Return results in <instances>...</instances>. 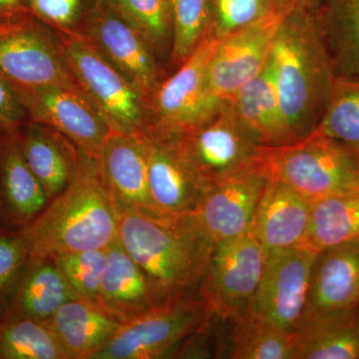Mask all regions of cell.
<instances>
[{
  "label": "cell",
  "instance_id": "19",
  "mask_svg": "<svg viewBox=\"0 0 359 359\" xmlns=\"http://www.w3.org/2000/svg\"><path fill=\"white\" fill-rule=\"evenodd\" d=\"M148 164L151 200L161 216L179 219L195 209L201 189L166 142L146 129L141 134Z\"/></svg>",
  "mask_w": 359,
  "mask_h": 359
},
{
  "label": "cell",
  "instance_id": "18",
  "mask_svg": "<svg viewBox=\"0 0 359 359\" xmlns=\"http://www.w3.org/2000/svg\"><path fill=\"white\" fill-rule=\"evenodd\" d=\"M311 201L280 182L268 181L257 204L250 233L266 252L304 245Z\"/></svg>",
  "mask_w": 359,
  "mask_h": 359
},
{
  "label": "cell",
  "instance_id": "21",
  "mask_svg": "<svg viewBox=\"0 0 359 359\" xmlns=\"http://www.w3.org/2000/svg\"><path fill=\"white\" fill-rule=\"evenodd\" d=\"M46 323L71 359H92L122 321L95 302L75 299L63 304Z\"/></svg>",
  "mask_w": 359,
  "mask_h": 359
},
{
  "label": "cell",
  "instance_id": "40",
  "mask_svg": "<svg viewBox=\"0 0 359 359\" xmlns=\"http://www.w3.org/2000/svg\"><path fill=\"white\" fill-rule=\"evenodd\" d=\"M22 0H0V20L25 13L21 9Z\"/></svg>",
  "mask_w": 359,
  "mask_h": 359
},
{
  "label": "cell",
  "instance_id": "31",
  "mask_svg": "<svg viewBox=\"0 0 359 359\" xmlns=\"http://www.w3.org/2000/svg\"><path fill=\"white\" fill-rule=\"evenodd\" d=\"M231 358L294 359L297 332L269 325L244 313L237 318Z\"/></svg>",
  "mask_w": 359,
  "mask_h": 359
},
{
  "label": "cell",
  "instance_id": "42",
  "mask_svg": "<svg viewBox=\"0 0 359 359\" xmlns=\"http://www.w3.org/2000/svg\"><path fill=\"white\" fill-rule=\"evenodd\" d=\"M358 316H359V308H358Z\"/></svg>",
  "mask_w": 359,
  "mask_h": 359
},
{
  "label": "cell",
  "instance_id": "37",
  "mask_svg": "<svg viewBox=\"0 0 359 359\" xmlns=\"http://www.w3.org/2000/svg\"><path fill=\"white\" fill-rule=\"evenodd\" d=\"M27 119V111L13 84L0 73V136L18 134Z\"/></svg>",
  "mask_w": 359,
  "mask_h": 359
},
{
  "label": "cell",
  "instance_id": "3",
  "mask_svg": "<svg viewBox=\"0 0 359 359\" xmlns=\"http://www.w3.org/2000/svg\"><path fill=\"white\" fill-rule=\"evenodd\" d=\"M117 210L118 240L143 271L159 304L183 297L202 280L214 245L186 217L167 221L118 205Z\"/></svg>",
  "mask_w": 359,
  "mask_h": 359
},
{
  "label": "cell",
  "instance_id": "26",
  "mask_svg": "<svg viewBox=\"0 0 359 359\" xmlns=\"http://www.w3.org/2000/svg\"><path fill=\"white\" fill-rule=\"evenodd\" d=\"M81 299L53 261L30 264L6 316H23L46 323L63 304Z\"/></svg>",
  "mask_w": 359,
  "mask_h": 359
},
{
  "label": "cell",
  "instance_id": "14",
  "mask_svg": "<svg viewBox=\"0 0 359 359\" xmlns=\"http://www.w3.org/2000/svg\"><path fill=\"white\" fill-rule=\"evenodd\" d=\"M287 13L276 9L261 20L217 40L207 66L208 88L216 100H229L264 69Z\"/></svg>",
  "mask_w": 359,
  "mask_h": 359
},
{
  "label": "cell",
  "instance_id": "13",
  "mask_svg": "<svg viewBox=\"0 0 359 359\" xmlns=\"http://www.w3.org/2000/svg\"><path fill=\"white\" fill-rule=\"evenodd\" d=\"M33 122L47 125L67 137L92 158H98L109 136V123L81 88L68 86L30 87L13 83Z\"/></svg>",
  "mask_w": 359,
  "mask_h": 359
},
{
  "label": "cell",
  "instance_id": "8",
  "mask_svg": "<svg viewBox=\"0 0 359 359\" xmlns=\"http://www.w3.org/2000/svg\"><path fill=\"white\" fill-rule=\"evenodd\" d=\"M217 40L205 35L178 70L161 82L151 98L154 126L148 129L161 139L190 131L207 121L221 107L210 93L207 66Z\"/></svg>",
  "mask_w": 359,
  "mask_h": 359
},
{
  "label": "cell",
  "instance_id": "29",
  "mask_svg": "<svg viewBox=\"0 0 359 359\" xmlns=\"http://www.w3.org/2000/svg\"><path fill=\"white\" fill-rule=\"evenodd\" d=\"M0 359H70L43 321L6 316L0 320Z\"/></svg>",
  "mask_w": 359,
  "mask_h": 359
},
{
  "label": "cell",
  "instance_id": "1",
  "mask_svg": "<svg viewBox=\"0 0 359 359\" xmlns=\"http://www.w3.org/2000/svg\"><path fill=\"white\" fill-rule=\"evenodd\" d=\"M21 231L29 266L60 255L107 249L118 238V210L98 161L79 150L65 190Z\"/></svg>",
  "mask_w": 359,
  "mask_h": 359
},
{
  "label": "cell",
  "instance_id": "16",
  "mask_svg": "<svg viewBox=\"0 0 359 359\" xmlns=\"http://www.w3.org/2000/svg\"><path fill=\"white\" fill-rule=\"evenodd\" d=\"M358 308L359 241L323 250L314 263L299 325L321 316L351 313Z\"/></svg>",
  "mask_w": 359,
  "mask_h": 359
},
{
  "label": "cell",
  "instance_id": "24",
  "mask_svg": "<svg viewBox=\"0 0 359 359\" xmlns=\"http://www.w3.org/2000/svg\"><path fill=\"white\" fill-rule=\"evenodd\" d=\"M295 332L294 359H359L358 309L304 321Z\"/></svg>",
  "mask_w": 359,
  "mask_h": 359
},
{
  "label": "cell",
  "instance_id": "38",
  "mask_svg": "<svg viewBox=\"0 0 359 359\" xmlns=\"http://www.w3.org/2000/svg\"><path fill=\"white\" fill-rule=\"evenodd\" d=\"M30 11L47 22L65 29L76 21L81 0H27Z\"/></svg>",
  "mask_w": 359,
  "mask_h": 359
},
{
  "label": "cell",
  "instance_id": "32",
  "mask_svg": "<svg viewBox=\"0 0 359 359\" xmlns=\"http://www.w3.org/2000/svg\"><path fill=\"white\" fill-rule=\"evenodd\" d=\"M173 25L171 58L176 66L197 48L207 32L211 0H168Z\"/></svg>",
  "mask_w": 359,
  "mask_h": 359
},
{
  "label": "cell",
  "instance_id": "4",
  "mask_svg": "<svg viewBox=\"0 0 359 359\" xmlns=\"http://www.w3.org/2000/svg\"><path fill=\"white\" fill-rule=\"evenodd\" d=\"M254 163L268 181L285 184L311 202L354 192L359 181V156L314 133L285 145L259 146Z\"/></svg>",
  "mask_w": 359,
  "mask_h": 359
},
{
  "label": "cell",
  "instance_id": "15",
  "mask_svg": "<svg viewBox=\"0 0 359 359\" xmlns=\"http://www.w3.org/2000/svg\"><path fill=\"white\" fill-rule=\"evenodd\" d=\"M89 40L99 52L150 102L161 84L154 51L124 16L100 13L90 25Z\"/></svg>",
  "mask_w": 359,
  "mask_h": 359
},
{
  "label": "cell",
  "instance_id": "36",
  "mask_svg": "<svg viewBox=\"0 0 359 359\" xmlns=\"http://www.w3.org/2000/svg\"><path fill=\"white\" fill-rule=\"evenodd\" d=\"M106 250H86L60 255L52 259L81 299L98 304L101 278L106 263Z\"/></svg>",
  "mask_w": 359,
  "mask_h": 359
},
{
  "label": "cell",
  "instance_id": "9",
  "mask_svg": "<svg viewBox=\"0 0 359 359\" xmlns=\"http://www.w3.org/2000/svg\"><path fill=\"white\" fill-rule=\"evenodd\" d=\"M0 73L23 87L80 88L71 74L59 41L22 13L0 20Z\"/></svg>",
  "mask_w": 359,
  "mask_h": 359
},
{
  "label": "cell",
  "instance_id": "7",
  "mask_svg": "<svg viewBox=\"0 0 359 359\" xmlns=\"http://www.w3.org/2000/svg\"><path fill=\"white\" fill-rule=\"evenodd\" d=\"M212 313L204 299L179 297L121 323L92 359H154L171 353L199 330Z\"/></svg>",
  "mask_w": 359,
  "mask_h": 359
},
{
  "label": "cell",
  "instance_id": "20",
  "mask_svg": "<svg viewBox=\"0 0 359 359\" xmlns=\"http://www.w3.org/2000/svg\"><path fill=\"white\" fill-rule=\"evenodd\" d=\"M98 304L122 323L159 304L143 271L118 238L106 250Z\"/></svg>",
  "mask_w": 359,
  "mask_h": 359
},
{
  "label": "cell",
  "instance_id": "27",
  "mask_svg": "<svg viewBox=\"0 0 359 359\" xmlns=\"http://www.w3.org/2000/svg\"><path fill=\"white\" fill-rule=\"evenodd\" d=\"M359 241V195L334 194L311 202L308 233L304 245L323 250Z\"/></svg>",
  "mask_w": 359,
  "mask_h": 359
},
{
  "label": "cell",
  "instance_id": "22",
  "mask_svg": "<svg viewBox=\"0 0 359 359\" xmlns=\"http://www.w3.org/2000/svg\"><path fill=\"white\" fill-rule=\"evenodd\" d=\"M48 201L15 135L0 136V202L7 218L25 228L43 211Z\"/></svg>",
  "mask_w": 359,
  "mask_h": 359
},
{
  "label": "cell",
  "instance_id": "23",
  "mask_svg": "<svg viewBox=\"0 0 359 359\" xmlns=\"http://www.w3.org/2000/svg\"><path fill=\"white\" fill-rule=\"evenodd\" d=\"M224 102L230 105L262 146H280L294 142L280 109L269 61L256 77Z\"/></svg>",
  "mask_w": 359,
  "mask_h": 359
},
{
  "label": "cell",
  "instance_id": "5",
  "mask_svg": "<svg viewBox=\"0 0 359 359\" xmlns=\"http://www.w3.org/2000/svg\"><path fill=\"white\" fill-rule=\"evenodd\" d=\"M161 140L173 149L201 191L254 166L257 149L262 146L226 102L196 128Z\"/></svg>",
  "mask_w": 359,
  "mask_h": 359
},
{
  "label": "cell",
  "instance_id": "17",
  "mask_svg": "<svg viewBox=\"0 0 359 359\" xmlns=\"http://www.w3.org/2000/svg\"><path fill=\"white\" fill-rule=\"evenodd\" d=\"M141 134L111 132L97 161L116 204L151 218L166 219L151 200L147 156Z\"/></svg>",
  "mask_w": 359,
  "mask_h": 359
},
{
  "label": "cell",
  "instance_id": "39",
  "mask_svg": "<svg viewBox=\"0 0 359 359\" xmlns=\"http://www.w3.org/2000/svg\"><path fill=\"white\" fill-rule=\"evenodd\" d=\"M320 2L321 0H275L276 6L287 13L302 9L316 13L320 6Z\"/></svg>",
  "mask_w": 359,
  "mask_h": 359
},
{
  "label": "cell",
  "instance_id": "34",
  "mask_svg": "<svg viewBox=\"0 0 359 359\" xmlns=\"http://www.w3.org/2000/svg\"><path fill=\"white\" fill-rule=\"evenodd\" d=\"M28 266L29 254L21 229L0 231V320L11 311Z\"/></svg>",
  "mask_w": 359,
  "mask_h": 359
},
{
  "label": "cell",
  "instance_id": "33",
  "mask_svg": "<svg viewBox=\"0 0 359 359\" xmlns=\"http://www.w3.org/2000/svg\"><path fill=\"white\" fill-rule=\"evenodd\" d=\"M122 15L143 35L153 51L172 48L173 25L168 0H115Z\"/></svg>",
  "mask_w": 359,
  "mask_h": 359
},
{
  "label": "cell",
  "instance_id": "25",
  "mask_svg": "<svg viewBox=\"0 0 359 359\" xmlns=\"http://www.w3.org/2000/svg\"><path fill=\"white\" fill-rule=\"evenodd\" d=\"M316 18L335 75L359 77V0H321Z\"/></svg>",
  "mask_w": 359,
  "mask_h": 359
},
{
  "label": "cell",
  "instance_id": "10",
  "mask_svg": "<svg viewBox=\"0 0 359 359\" xmlns=\"http://www.w3.org/2000/svg\"><path fill=\"white\" fill-rule=\"evenodd\" d=\"M268 252L250 233L212 247L203 276L202 299L212 314L240 318L261 282Z\"/></svg>",
  "mask_w": 359,
  "mask_h": 359
},
{
  "label": "cell",
  "instance_id": "41",
  "mask_svg": "<svg viewBox=\"0 0 359 359\" xmlns=\"http://www.w3.org/2000/svg\"><path fill=\"white\" fill-rule=\"evenodd\" d=\"M354 192L358 193L359 195V181H358V186H356L355 190H354Z\"/></svg>",
  "mask_w": 359,
  "mask_h": 359
},
{
  "label": "cell",
  "instance_id": "12",
  "mask_svg": "<svg viewBox=\"0 0 359 359\" xmlns=\"http://www.w3.org/2000/svg\"><path fill=\"white\" fill-rule=\"evenodd\" d=\"M266 184L268 180L254 163L205 188L186 219L212 245L245 235Z\"/></svg>",
  "mask_w": 359,
  "mask_h": 359
},
{
  "label": "cell",
  "instance_id": "28",
  "mask_svg": "<svg viewBox=\"0 0 359 359\" xmlns=\"http://www.w3.org/2000/svg\"><path fill=\"white\" fill-rule=\"evenodd\" d=\"M23 157L39 180L49 201L65 190L72 176L74 164L53 138L36 123L23 125L15 135Z\"/></svg>",
  "mask_w": 359,
  "mask_h": 359
},
{
  "label": "cell",
  "instance_id": "2",
  "mask_svg": "<svg viewBox=\"0 0 359 359\" xmlns=\"http://www.w3.org/2000/svg\"><path fill=\"white\" fill-rule=\"evenodd\" d=\"M269 62L292 138L309 136L320 124L335 76L316 13L299 9L285 15Z\"/></svg>",
  "mask_w": 359,
  "mask_h": 359
},
{
  "label": "cell",
  "instance_id": "11",
  "mask_svg": "<svg viewBox=\"0 0 359 359\" xmlns=\"http://www.w3.org/2000/svg\"><path fill=\"white\" fill-rule=\"evenodd\" d=\"M318 255L304 245L268 252L261 282L245 313L295 332L308 301Z\"/></svg>",
  "mask_w": 359,
  "mask_h": 359
},
{
  "label": "cell",
  "instance_id": "6",
  "mask_svg": "<svg viewBox=\"0 0 359 359\" xmlns=\"http://www.w3.org/2000/svg\"><path fill=\"white\" fill-rule=\"evenodd\" d=\"M58 41L71 74L113 131L143 133L146 130L144 100L128 80L88 39L63 30Z\"/></svg>",
  "mask_w": 359,
  "mask_h": 359
},
{
  "label": "cell",
  "instance_id": "35",
  "mask_svg": "<svg viewBox=\"0 0 359 359\" xmlns=\"http://www.w3.org/2000/svg\"><path fill=\"white\" fill-rule=\"evenodd\" d=\"M275 0H211L205 35L219 40L247 27L276 11ZM283 11V9H282Z\"/></svg>",
  "mask_w": 359,
  "mask_h": 359
},
{
  "label": "cell",
  "instance_id": "30",
  "mask_svg": "<svg viewBox=\"0 0 359 359\" xmlns=\"http://www.w3.org/2000/svg\"><path fill=\"white\" fill-rule=\"evenodd\" d=\"M313 133L359 156V77L335 75L325 113Z\"/></svg>",
  "mask_w": 359,
  "mask_h": 359
}]
</instances>
